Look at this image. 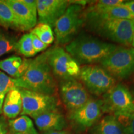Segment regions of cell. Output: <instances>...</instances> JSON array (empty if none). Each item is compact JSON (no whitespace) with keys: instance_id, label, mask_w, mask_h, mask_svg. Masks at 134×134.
<instances>
[{"instance_id":"cell-19","label":"cell","mask_w":134,"mask_h":134,"mask_svg":"<svg viewBox=\"0 0 134 134\" xmlns=\"http://www.w3.org/2000/svg\"><path fill=\"white\" fill-rule=\"evenodd\" d=\"M11 133L38 134L32 120L27 115H21L8 121Z\"/></svg>"},{"instance_id":"cell-26","label":"cell","mask_w":134,"mask_h":134,"mask_svg":"<svg viewBox=\"0 0 134 134\" xmlns=\"http://www.w3.org/2000/svg\"><path fill=\"white\" fill-rule=\"evenodd\" d=\"M30 33H31V35L34 48V50L35 52H36V54L37 53L41 52L43 51V50H45L48 47V45H47L46 43H43V42H42L36 35H34V34L31 32Z\"/></svg>"},{"instance_id":"cell-21","label":"cell","mask_w":134,"mask_h":134,"mask_svg":"<svg viewBox=\"0 0 134 134\" xmlns=\"http://www.w3.org/2000/svg\"><path fill=\"white\" fill-rule=\"evenodd\" d=\"M18 42V38L15 36L0 31V57L13 52H17Z\"/></svg>"},{"instance_id":"cell-12","label":"cell","mask_w":134,"mask_h":134,"mask_svg":"<svg viewBox=\"0 0 134 134\" xmlns=\"http://www.w3.org/2000/svg\"><path fill=\"white\" fill-rule=\"evenodd\" d=\"M47 61L55 79L59 81L71 79L67 72L68 63L72 58L64 48L55 46L47 50Z\"/></svg>"},{"instance_id":"cell-3","label":"cell","mask_w":134,"mask_h":134,"mask_svg":"<svg viewBox=\"0 0 134 134\" xmlns=\"http://www.w3.org/2000/svg\"><path fill=\"white\" fill-rule=\"evenodd\" d=\"M89 31L95 34L126 47L131 46L134 36V19L85 18Z\"/></svg>"},{"instance_id":"cell-13","label":"cell","mask_w":134,"mask_h":134,"mask_svg":"<svg viewBox=\"0 0 134 134\" xmlns=\"http://www.w3.org/2000/svg\"><path fill=\"white\" fill-rule=\"evenodd\" d=\"M85 18L99 19H134V16L124 6L121 5L111 7H104L94 3L85 11Z\"/></svg>"},{"instance_id":"cell-22","label":"cell","mask_w":134,"mask_h":134,"mask_svg":"<svg viewBox=\"0 0 134 134\" xmlns=\"http://www.w3.org/2000/svg\"><path fill=\"white\" fill-rule=\"evenodd\" d=\"M31 32L36 35L42 42L48 46L52 44L55 40L52 29L46 24L38 23L31 30Z\"/></svg>"},{"instance_id":"cell-4","label":"cell","mask_w":134,"mask_h":134,"mask_svg":"<svg viewBox=\"0 0 134 134\" xmlns=\"http://www.w3.org/2000/svg\"><path fill=\"white\" fill-rule=\"evenodd\" d=\"M85 7L81 4H70L63 16L55 23L54 32L58 45L68 44L76 37L77 33L85 23Z\"/></svg>"},{"instance_id":"cell-2","label":"cell","mask_w":134,"mask_h":134,"mask_svg":"<svg viewBox=\"0 0 134 134\" xmlns=\"http://www.w3.org/2000/svg\"><path fill=\"white\" fill-rule=\"evenodd\" d=\"M119 46L87 34H80L65 46V50L80 65L100 63Z\"/></svg>"},{"instance_id":"cell-9","label":"cell","mask_w":134,"mask_h":134,"mask_svg":"<svg viewBox=\"0 0 134 134\" xmlns=\"http://www.w3.org/2000/svg\"><path fill=\"white\" fill-rule=\"evenodd\" d=\"M105 113L101 99L91 98L78 109L69 112L68 119L79 129L85 130L93 126Z\"/></svg>"},{"instance_id":"cell-5","label":"cell","mask_w":134,"mask_h":134,"mask_svg":"<svg viewBox=\"0 0 134 134\" xmlns=\"http://www.w3.org/2000/svg\"><path fill=\"white\" fill-rule=\"evenodd\" d=\"M99 63L115 80L128 79L134 74V48L118 46Z\"/></svg>"},{"instance_id":"cell-34","label":"cell","mask_w":134,"mask_h":134,"mask_svg":"<svg viewBox=\"0 0 134 134\" xmlns=\"http://www.w3.org/2000/svg\"><path fill=\"white\" fill-rule=\"evenodd\" d=\"M132 96H133V100H134V91L132 92Z\"/></svg>"},{"instance_id":"cell-33","label":"cell","mask_w":134,"mask_h":134,"mask_svg":"<svg viewBox=\"0 0 134 134\" xmlns=\"http://www.w3.org/2000/svg\"><path fill=\"white\" fill-rule=\"evenodd\" d=\"M132 46L134 47V36H133V41H132Z\"/></svg>"},{"instance_id":"cell-16","label":"cell","mask_w":134,"mask_h":134,"mask_svg":"<svg viewBox=\"0 0 134 134\" xmlns=\"http://www.w3.org/2000/svg\"><path fill=\"white\" fill-rule=\"evenodd\" d=\"M31 60L13 55L10 57L0 60V70L12 78L18 79L21 78L26 71Z\"/></svg>"},{"instance_id":"cell-14","label":"cell","mask_w":134,"mask_h":134,"mask_svg":"<svg viewBox=\"0 0 134 134\" xmlns=\"http://www.w3.org/2000/svg\"><path fill=\"white\" fill-rule=\"evenodd\" d=\"M34 120L38 129L43 133L65 130L67 126L66 119L58 110L43 113L34 117Z\"/></svg>"},{"instance_id":"cell-23","label":"cell","mask_w":134,"mask_h":134,"mask_svg":"<svg viewBox=\"0 0 134 134\" xmlns=\"http://www.w3.org/2000/svg\"><path fill=\"white\" fill-rule=\"evenodd\" d=\"M17 52L25 57H32L36 55L34 48L31 33H26L18 40Z\"/></svg>"},{"instance_id":"cell-32","label":"cell","mask_w":134,"mask_h":134,"mask_svg":"<svg viewBox=\"0 0 134 134\" xmlns=\"http://www.w3.org/2000/svg\"><path fill=\"white\" fill-rule=\"evenodd\" d=\"M5 96L4 95H0V115L3 113V105L4 103V100Z\"/></svg>"},{"instance_id":"cell-7","label":"cell","mask_w":134,"mask_h":134,"mask_svg":"<svg viewBox=\"0 0 134 134\" xmlns=\"http://www.w3.org/2000/svg\"><path fill=\"white\" fill-rule=\"evenodd\" d=\"M23 108L21 115L34 118L42 114L58 110V100L55 95H48L19 88Z\"/></svg>"},{"instance_id":"cell-20","label":"cell","mask_w":134,"mask_h":134,"mask_svg":"<svg viewBox=\"0 0 134 134\" xmlns=\"http://www.w3.org/2000/svg\"><path fill=\"white\" fill-rule=\"evenodd\" d=\"M0 26L5 29L20 30L14 13L6 0H0Z\"/></svg>"},{"instance_id":"cell-10","label":"cell","mask_w":134,"mask_h":134,"mask_svg":"<svg viewBox=\"0 0 134 134\" xmlns=\"http://www.w3.org/2000/svg\"><path fill=\"white\" fill-rule=\"evenodd\" d=\"M58 89L62 100L69 112L81 108L91 98L86 88L77 79L60 81Z\"/></svg>"},{"instance_id":"cell-31","label":"cell","mask_w":134,"mask_h":134,"mask_svg":"<svg viewBox=\"0 0 134 134\" xmlns=\"http://www.w3.org/2000/svg\"><path fill=\"white\" fill-rule=\"evenodd\" d=\"M43 134H70L69 132L65 130H60V131H51L43 133Z\"/></svg>"},{"instance_id":"cell-35","label":"cell","mask_w":134,"mask_h":134,"mask_svg":"<svg viewBox=\"0 0 134 134\" xmlns=\"http://www.w3.org/2000/svg\"><path fill=\"white\" fill-rule=\"evenodd\" d=\"M11 134H21V133H11Z\"/></svg>"},{"instance_id":"cell-17","label":"cell","mask_w":134,"mask_h":134,"mask_svg":"<svg viewBox=\"0 0 134 134\" xmlns=\"http://www.w3.org/2000/svg\"><path fill=\"white\" fill-rule=\"evenodd\" d=\"M23 108L21 94L19 88L10 91L5 96L3 105V114L10 119L18 117L21 114Z\"/></svg>"},{"instance_id":"cell-6","label":"cell","mask_w":134,"mask_h":134,"mask_svg":"<svg viewBox=\"0 0 134 134\" xmlns=\"http://www.w3.org/2000/svg\"><path fill=\"white\" fill-rule=\"evenodd\" d=\"M78 78L87 91L98 96L106 93L116 81L103 67L96 65H83Z\"/></svg>"},{"instance_id":"cell-27","label":"cell","mask_w":134,"mask_h":134,"mask_svg":"<svg viewBox=\"0 0 134 134\" xmlns=\"http://www.w3.org/2000/svg\"><path fill=\"white\" fill-rule=\"evenodd\" d=\"M124 1L122 0H100L97 1L95 3L97 5L104 7H111L120 5Z\"/></svg>"},{"instance_id":"cell-24","label":"cell","mask_w":134,"mask_h":134,"mask_svg":"<svg viewBox=\"0 0 134 134\" xmlns=\"http://www.w3.org/2000/svg\"><path fill=\"white\" fill-rule=\"evenodd\" d=\"M124 134H134V113L114 115Z\"/></svg>"},{"instance_id":"cell-15","label":"cell","mask_w":134,"mask_h":134,"mask_svg":"<svg viewBox=\"0 0 134 134\" xmlns=\"http://www.w3.org/2000/svg\"><path fill=\"white\" fill-rule=\"evenodd\" d=\"M14 13L20 31H27L37 25V16L33 14L20 0H6Z\"/></svg>"},{"instance_id":"cell-25","label":"cell","mask_w":134,"mask_h":134,"mask_svg":"<svg viewBox=\"0 0 134 134\" xmlns=\"http://www.w3.org/2000/svg\"><path fill=\"white\" fill-rule=\"evenodd\" d=\"M17 88L16 80L0 71V95L6 96L12 90Z\"/></svg>"},{"instance_id":"cell-29","label":"cell","mask_w":134,"mask_h":134,"mask_svg":"<svg viewBox=\"0 0 134 134\" xmlns=\"http://www.w3.org/2000/svg\"><path fill=\"white\" fill-rule=\"evenodd\" d=\"M9 132L8 122L4 117H0V134H8Z\"/></svg>"},{"instance_id":"cell-18","label":"cell","mask_w":134,"mask_h":134,"mask_svg":"<svg viewBox=\"0 0 134 134\" xmlns=\"http://www.w3.org/2000/svg\"><path fill=\"white\" fill-rule=\"evenodd\" d=\"M91 134H124L113 114L105 115L92 127Z\"/></svg>"},{"instance_id":"cell-1","label":"cell","mask_w":134,"mask_h":134,"mask_svg":"<svg viewBox=\"0 0 134 134\" xmlns=\"http://www.w3.org/2000/svg\"><path fill=\"white\" fill-rule=\"evenodd\" d=\"M17 88L55 95L58 85L47 61V52L31 60L26 71L16 79Z\"/></svg>"},{"instance_id":"cell-11","label":"cell","mask_w":134,"mask_h":134,"mask_svg":"<svg viewBox=\"0 0 134 134\" xmlns=\"http://www.w3.org/2000/svg\"><path fill=\"white\" fill-rule=\"evenodd\" d=\"M70 4V1L66 0H37L38 22L48 25L52 29L54 28L56 22Z\"/></svg>"},{"instance_id":"cell-30","label":"cell","mask_w":134,"mask_h":134,"mask_svg":"<svg viewBox=\"0 0 134 134\" xmlns=\"http://www.w3.org/2000/svg\"><path fill=\"white\" fill-rule=\"evenodd\" d=\"M120 5L128 9L134 16V1H124Z\"/></svg>"},{"instance_id":"cell-28","label":"cell","mask_w":134,"mask_h":134,"mask_svg":"<svg viewBox=\"0 0 134 134\" xmlns=\"http://www.w3.org/2000/svg\"><path fill=\"white\" fill-rule=\"evenodd\" d=\"M33 14L37 16V0H20Z\"/></svg>"},{"instance_id":"cell-8","label":"cell","mask_w":134,"mask_h":134,"mask_svg":"<svg viewBox=\"0 0 134 134\" xmlns=\"http://www.w3.org/2000/svg\"><path fill=\"white\" fill-rule=\"evenodd\" d=\"M103 108L109 114L134 113V100L132 92L122 83L115 84L103 95Z\"/></svg>"}]
</instances>
